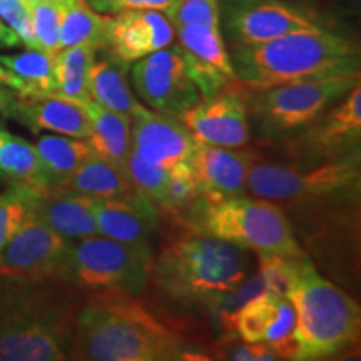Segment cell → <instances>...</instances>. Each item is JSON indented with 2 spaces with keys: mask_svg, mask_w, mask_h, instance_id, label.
Returning a JSON list of instances; mask_svg holds the SVG:
<instances>
[{
  "mask_svg": "<svg viewBox=\"0 0 361 361\" xmlns=\"http://www.w3.org/2000/svg\"><path fill=\"white\" fill-rule=\"evenodd\" d=\"M189 328L154 310L141 295L85 291L75 318L69 360L174 361L196 358Z\"/></svg>",
  "mask_w": 361,
  "mask_h": 361,
  "instance_id": "cell-1",
  "label": "cell"
},
{
  "mask_svg": "<svg viewBox=\"0 0 361 361\" xmlns=\"http://www.w3.org/2000/svg\"><path fill=\"white\" fill-rule=\"evenodd\" d=\"M84 295L59 279L0 276V361L69 360Z\"/></svg>",
  "mask_w": 361,
  "mask_h": 361,
  "instance_id": "cell-2",
  "label": "cell"
},
{
  "mask_svg": "<svg viewBox=\"0 0 361 361\" xmlns=\"http://www.w3.org/2000/svg\"><path fill=\"white\" fill-rule=\"evenodd\" d=\"M229 56L239 84L250 90L360 72V45L328 29L236 45Z\"/></svg>",
  "mask_w": 361,
  "mask_h": 361,
  "instance_id": "cell-3",
  "label": "cell"
},
{
  "mask_svg": "<svg viewBox=\"0 0 361 361\" xmlns=\"http://www.w3.org/2000/svg\"><path fill=\"white\" fill-rule=\"evenodd\" d=\"M255 271L252 252L188 228L154 255L151 283L178 303L206 305Z\"/></svg>",
  "mask_w": 361,
  "mask_h": 361,
  "instance_id": "cell-4",
  "label": "cell"
},
{
  "mask_svg": "<svg viewBox=\"0 0 361 361\" xmlns=\"http://www.w3.org/2000/svg\"><path fill=\"white\" fill-rule=\"evenodd\" d=\"M286 298L295 310L293 360H326L360 345L358 301L323 278L308 256L293 259Z\"/></svg>",
  "mask_w": 361,
  "mask_h": 361,
  "instance_id": "cell-5",
  "label": "cell"
},
{
  "mask_svg": "<svg viewBox=\"0 0 361 361\" xmlns=\"http://www.w3.org/2000/svg\"><path fill=\"white\" fill-rule=\"evenodd\" d=\"M183 224L250 250L256 256H308L286 211L278 202L263 197L243 194L219 202L197 200L188 209Z\"/></svg>",
  "mask_w": 361,
  "mask_h": 361,
  "instance_id": "cell-6",
  "label": "cell"
},
{
  "mask_svg": "<svg viewBox=\"0 0 361 361\" xmlns=\"http://www.w3.org/2000/svg\"><path fill=\"white\" fill-rule=\"evenodd\" d=\"M361 152L314 166L273 162L258 156L246 179V192L290 207L326 206L358 200Z\"/></svg>",
  "mask_w": 361,
  "mask_h": 361,
  "instance_id": "cell-7",
  "label": "cell"
},
{
  "mask_svg": "<svg viewBox=\"0 0 361 361\" xmlns=\"http://www.w3.org/2000/svg\"><path fill=\"white\" fill-rule=\"evenodd\" d=\"M356 84H361L360 72L258 90L245 87L247 116L263 137L283 139L313 123Z\"/></svg>",
  "mask_w": 361,
  "mask_h": 361,
  "instance_id": "cell-8",
  "label": "cell"
},
{
  "mask_svg": "<svg viewBox=\"0 0 361 361\" xmlns=\"http://www.w3.org/2000/svg\"><path fill=\"white\" fill-rule=\"evenodd\" d=\"M57 279L82 291L142 295L151 283V269L130 247L99 234L69 241Z\"/></svg>",
  "mask_w": 361,
  "mask_h": 361,
  "instance_id": "cell-9",
  "label": "cell"
},
{
  "mask_svg": "<svg viewBox=\"0 0 361 361\" xmlns=\"http://www.w3.org/2000/svg\"><path fill=\"white\" fill-rule=\"evenodd\" d=\"M361 152V84L313 123L283 137V154L298 166L331 162Z\"/></svg>",
  "mask_w": 361,
  "mask_h": 361,
  "instance_id": "cell-10",
  "label": "cell"
},
{
  "mask_svg": "<svg viewBox=\"0 0 361 361\" xmlns=\"http://www.w3.org/2000/svg\"><path fill=\"white\" fill-rule=\"evenodd\" d=\"M219 13L233 47L263 44L298 30L326 29L322 16L284 0H219Z\"/></svg>",
  "mask_w": 361,
  "mask_h": 361,
  "instance_id": "cell-11",
  "label": "cell"
},
{
  "mask_svg": "<svg viewBox=\"0 0 361 361\" xmlns=\"http://www.w3.org/2000/svg\"><path fill=\"white\" fill-rule=\"evenodd\" d=\"M134 92L149 109L179 117L201 101V92L189 78L178 45L139 59L130 69Z\"/></svg>",
  "mask_w": 361,
  "mask_h": 361,
  "instance_id": "cell-12",
  "label": "cell"
},
{
  "mask_svg": "<svg viewBox=\"0 0 361 361\" xmlns=\"http://www.w3.org/2000/svg\"><path fill=\"white\" fill-rule=\"evenodd\" d=\"M178 119L197 142L221 147H243L250 142V116L241 84L201 99Z\"/></svg>",
  "mask_w": 361,
  "mask_h": 361,
  "instance_id": "cell-13",
  "label": "cell"
},
{
  "mask_svg": "<svg viewBox=\"0 0 361 361\" xmlns=\"http://www.w3.org/2000/svg\"><path fill=\"white\" fill-rule=\"evenodd\" d=\"M67 245L66 238L29 214L0 251V276L57 279Z\"/></svg>",
  "mask_w": 361,
  "mask_h": 361,
  "instance_id": "cell-14",
  "label": "cell"
},
{
  "mask_svg": "<svg viewBox=\"0 0 361 361\" xmlns=\"http://www.w3.org/2000/svg\"><path fill=\"white\" fill-rule=\"evenodd\" d=\"M94 216L101 236L130 247L151 269L159 224V209L154 202L137 191L129 196L94 200Z\"/></svg>",
  "mask_w": 361,
  "mask_h": 361,
  "instance_id": "cell-15",
  "label": "cell"
},
{
  "mask_svg": "<svg viewBox=\"0 0 361 361\" xmlns=\"http://www.w3.org/2000/svg\"><path fill=\"white\" fill-rule=\"evenodd\" d=\"M295 310L284 295L261 291L239 306L231 316L228 331L251 343H264L276 351L279 360L295 358Z\"/></svg>",
  "mask_w": 361,
  "mask_h": 361,
  "instance_id": "cell-16",
  "label": "cell"
},
{
  "mask_svg": "<svg viewBox=\"0 0 361 361\" xmlns=\"http://www.w3.org/2000/svg\"><path fill=\"white\" fill-rule=\"evenodd\" d=\"M258 152L246 146L221 147L204 142H194L188 161L196 179L201 201L219 202L243 196L246 179Z\"/></svg>",
  "mask_w": 361,
  "mask_h": 361,
  "instance_id": "cell-17",
  "label": "cell"
},
{
  "mask_svg": "<svg viewBox=\"0 0 361 361\" xmlns=\"http://www.w3.org/2000/svg\"><path fill=\"white\" fill-rule=\"evenodd\" d=\"M174 32L178 34V49L189 78L200 89L202 99L213 97L239 84L221 30L204 25H184L174 29Z\"/></svg>",
  "mask_w": 361,
  "mask_h": 361,
  "instance_id": "cell-18",
  "label": "cell"
},
{
  "mask_svg": "<svg viewBox=\"0 0 361 361\" xmlns=\"http://www.w3.org/2000/svg\"><path fill=\"white\" fill-rule=\"evenodd\" d=\"M174 40V27L157 11H123L109 17L106 47L112 61L129 67L149 54L169 47Z\"/></svg>",
  "mask_w": 361,
  "mask_h": 361,
  "instance_id": "cell-19",
  "label": "cell"
},
{
  "mask_svg": "<svg viewBox=\"0 0 361 361\" xmlns=\"http://www.w3.org/2000/svg\"><path fill=\"white\" fill-rule=\"evenodd\" d=\"M129 119L133 151L142 159L169 169L191 154L196 141L178 117L161 114L139 102Z\"/></svg>",
  "mask_w": 361,
  "mask_h": 361,
  "instance_id": "cell-20",
  "label": "cell"
},
{
  "mask_svg": "<svg viewBox=\"0 0 361 361\" xmlns=\"http://www.w3.org/2000/svg\"><path fill=\"white\" fill-rule=\"evenodd\" d=\"M2 114L24 124L34 133L51 130L78 139H89L90 135V123L79 104L57 94L19 96L13 92Z\"/></svg>",
  "mask_w": 361,
  "mask_h": 361,
  "instance_id": "cell-21",
  "label": "cell"
},
{
  "mask_svg": "<svg viewBox=\"0 0 361 361\" xmlns=\"http://www.w3.org/2000/svg\"><path fill=\"white\" fill-rule=\"evenodd\" d=\"M30 214L67 241L99 236L94 200L69 189L37 188Z\"/></svg>",
  "mask_w": 361,
  "mask_h": 361,
  "instance_id": "cell-22",
  "label": "cell"
},
{
  "mask_svg": "<svg viewBox=\"0 0 361 361\" xmlns=\"http://www.w3.org/2000/svg\"><path fill=\"white\" fill-rule=\"evenodd\" d=\"M75 102L85 112L90 123V135L87 141L92 146L94 152H97L104 159L114 164L117 169L126 173L129 154L133 151L129 116L106 109L90 99Z\"/></svg>",
  "mask_w": 361,
  "mask_h": 361,
  "instance_id": "cell-23",
  "label": "cell"
},
{
  "mask_svg": "<svg viewBox=\"0 0 361 361\" xmlns=\"http://www.w3.org/2000/svg\"><path fill=\"white\" fill-rule=\"evenodd\" d=\"M37 152L44 188H61L66 179L79 168L80 162L94 152L87 139L62 134H47L34 144Z\"/></svg>",
  "mask_w": 361,
  "mask_h": 361,
  "instance_id": "cell-24",
  "label": "cell"
},
{
  "mask_svg": "<svg viewBox=\"0 0 361 361\" xmlns=\"http://www.w3.org/2000/svg\"><path fill=\"white\" fill-rule=\"evenodd\" d=\"M61 188L92 200H109V197L129 196L135 192L128 174L117 169L97 152L85 157Z\"/></svg>",
  "mask_w": 361,
  "mask_h": 361,
  "instance_id": "cell-25",
  "label": "cell"
},
{
  "mask_svg": "<svg viewBox=\"0 0 361 361\" xmlns=\"http://www.w3.org/2000/svg\"><path fill=\"white\" fill-rule=\"evenodd\" d=\"M61 25L59 45L62 49L89 44L102 51L106 47V32L109 17L89 6L87 0H59Z\"/></svg>",
  "mask_w": 361,
  "mask_h": 361,
  "instance_id": "cell-26",
  "label": "cell"
},
{
  "mask_svg": "<svg viewBox=\"0 0 361 361\" xmlns=\"http://www.w3.org/2000/svg\"><path fill=\"white\" fill-rule=\"evenodd\" d=\"M126 71L128 67L121 66L111 57L94 62L87 80L90 101L109 111L129 116L139 102L126 79Z\"/></svg>",
  "mask_w": 361,
  "mask_h": 361,
  "instance_id": "cell-27",
  "label": "cell"
},
{
  "mask_svg": "<svg viewBox=\"0 0 361 361\" xmlns=\"http://www.w3.org/2000/svg\"><path fill=\"white\" fill-rule=\"evenodd\" d=\"M99 49L94 45L82 44L62 49L54 57V74H56L57 96L71 101H85L89 97L87 80L89 72L96 62Z\"/></svg>",
  "mask_w": 361,
  "mask_h": 361,
  "instance_id": "cell-28",
  "label": "cell"
},
{
  "mask_svg": "<svg viewBox=\"0 0 361 361\" xmlns=\"http://www.w3.org/2000/svg\"><path fill=\"white\" fill-rule=\"evenodd\" d=\"M0 64L20 80L19 96H51L56 94V74L54 57L47 54L27 49L17 56H0Z\"/></svg>",
  "mask_w": 361,
  "mask_h": 361,
  "instance_id": "cell-29",
  "label": "cell"
},
{
  "mask_svg": "<svg viewBox=\"0 0 361 361\" xmlns=\"http://www.w3.org/2000/svg\"><path fill=\"white\" fill-rule=\"evenodd\" d=\"M0 171L12 183L45 189L34 144L12 134L2 124H0Z\"/></svg>",
  "mask_w": 361,
  "mask_h": 361,
  "instance_id": "cell-30",
  "label": "cell"
},
{
  "mask_svg": "<svg viewBox=\"0 0 361 361\" xmlns=\"http://www.w3.org/2000/svg\"><path fill=\"white\" fill-rule=\"evenodd\" d=\"M37 188L22 183H11L0 192V251L6 247L27 216L30 214Z\"/></svg>",
  "mask_w": 361,
  "mask_h": 361,
  "instance_id": "cell-31",
  "label": "cell"
},
{
  "mask_svg": "<svg viewBox=\"0 0 361 361\" xmlns=\"http://www.w3.org/2000/svg\"><path fill=\"white\" fill-rule=\"evenodd\" d=\"M39 51L56 57L61 52L59 25H61V4L59 0H29L25 2Z\"/></svg>",
  "mask_w": 361,
  "mask_h": 361,
  "instance_id": "cell-32",
  "label": "cell"
},
{
  "mask_svg": "<svg viewBox=\"0 0 361 361\" xmlns=\"http://www.w3.org/2000/svg\"><path fill=\"white\" fill-rule=\"evenodd\" d=\"M126 174L133 183L135 191L146 196L149 201L154 202L157 209H161L162 202H164L166 188H168L169 169L152 164V162L135 154L134 151H130Z\"/></svg>",
  "mask_w": 361,
  "mask_h": 361,
  "instance_id": "cell-33",
  "label": "cell"
},
{
  "mask_svg": "<svg viewBox=\"0 0 361 361\" xmlns=\"http://www.w3.org/2000/svg\"><path fill=\"white\" fill-rule=\"evenodd\" d=\"M197 200H200V194H197L196 179H194L189 161H180L169 168L168 188H166L164 202L159 211L180 216L183 211H188Z\"/></svg>",
  "mask_w": 361,
  "mask_h": 361,
  "instance_id": "cell-34",
  "label": "cell"
},
{
  "mask_svg": "<svg viewBox=\"0 0 361 361\" xmlns=\"http://www.w3.org/2000/svg\"><path fill=\"white\" fill-rule=\"evenodd\" d=\"M206 360H234V361H271L279 360L276 351L264 343H251L239 338L236 333L228 331L206 350Z\"/></svg>",
  "mask_w": 361,
  "mask_h": 361,
  "instance_id": "cell-35",
  "label": "cell"
},
{
  "mask_svg": "<svg viewBox=\"0 0 361 361\" xmlns=\"http://www.w3.org/2000/svg\"><path fill=\"white\" fill-rule=\"evenodd\" d=\"M164 16L174 29L184 25H204L221 30L219 0H179Z\"/></svg>",
  "mask_w": 361,
  "mask_h": 361,
  "instance_id": "cell-36",
  "label": "cell"
},
{
  "mask_svg": "<svg viewBox=\"0 0 361 361\" xmlns=\"http://www.w3.org/2000/svg\"><path fill=\"white\" fill-rule=\"evenodd\" d=\"M293 259L288 256L279 255H259V271L258 273L263 278L264 288L268 291L278 293V295L286 296L288 284H290Z\"/></svg>",
  "mask_w": 361,
  "mask_h": 361,
  "instance_id": "cell-37",
  "label": "cell"
},
{
  "mask_svg": "<svg viewBox=\"0 0 361 361\" xmlns=\"http://www.w3.org/2000/svg\"><path fill=\"white\" fill-rule=\"evenodd\" d=\"M179 0H109L102 12L117 13L123 11H157L168 12Z\"/></svg>",
  "mask_w": 361,
  "mask_h": 361,
  "instance_id": "cell-38",
  "label": "cell"
},
{
  "mask_svg": "<svg viewBox=\"0 0 361 361\" xmlns=\"http://www.w3.org/2000/svg\"><path fill=\"white\" fill-rule=\"evenodd\" d=\"M22 40L19 35L16 34V30L12 29L11 25H7L6 22L0 19V47H17L20 45Z\"/></svg>",
  "mask_w": 361,
  "mask_h": 361,
  "instance_id": "cell-39",
  "label": "cell"
},
{
  "mask_svg": "<svg viewBox=\"0 0 361 361\" xmlns=\"http://www.w3.org/2000/svg\"><path fill=\"white\" fill-rule=\"evenodd\" d=\"M0 85H2V87H7V89L13 90L16 94H19L22 90L20 80L17 79L11 71L6 69V67H4L2 64H0Z\"/></svg>",
  "mask_w": 361,
  "mask_h": 361,
  "instance_id": "cell-40",
  "label": "cell"
},
{
  "mask_svg": "<svg viewBox=\"0 0 361 361\" xmlns=\"http://www.w3.org/2000/svg\"><path fill=\"white\" fill-rule=\"evenodd\" d=\"M360 6L361 0H338V7L343 13L350 16L351 19H358L360 17Z\"/></svg>",
  "mask_w": 361,
  "mask_h": 361,
  "instance_id": "cell-41",
  "label": "cell"
},
{
  "mask_svg": "<svg viewBox=\"0 0 361 361\" xmlns=\"http://www.w3.org/2000/svg\"><path fill=\"white\" fill-rule=\"evenodd\" d=\"M12 96H13V90L2 87V85H0V114H2V111L6 109V106L12 99Z\"/></svg>",
  "mask_w": 361,
  "mask_h": 361,
  "instance_id": "cell-42",
  "label": "cell"
},
{
  "mask_svg": "<svg viewBox=\"0 0 361 361\" xmlns=\"http://www.w3.org/2000/svg\"><path fill=\"white\" fill-rule=\"evenodd\" d=\"M87 2H89V6L94 8V11L102 12L104 7L107 6V2H109V0H87Z\"/></svg>",
  "mask_w": 361,
  "mask_h": 361,
  "instance_id": "cell-43",
  "label": "cell"
},
{
  "mask_svg": "<svg viewBox=\"0 0 361 361\" xmlns=\"http://www.w3.org/2000/svg\"><path fill=\"white\" fill-rule=\"evenodd\" d=\"M4 178H6V176H4L2 171H0V179H4Z\"/></svg>",
  "mask_w": 361,
  "mask_h": 361,
  "instance_id": "cell-44",
  "label": "cell"
},
{
  "mask_svg": "<svg viewBox=\"0 0 361 361\" xmlns=\"http://www.w3.org/2000/svg\"><path fill=\"white\" fill-rule=\"evenodd\" d=\"M20 2H24V4H25V2H29V0H20Z\"/></svg>",
  "mask_w": 361,
  "mask_h": 361,
  "instance_id": "cell-45",
  "label": "cell"
}]
</instances>
